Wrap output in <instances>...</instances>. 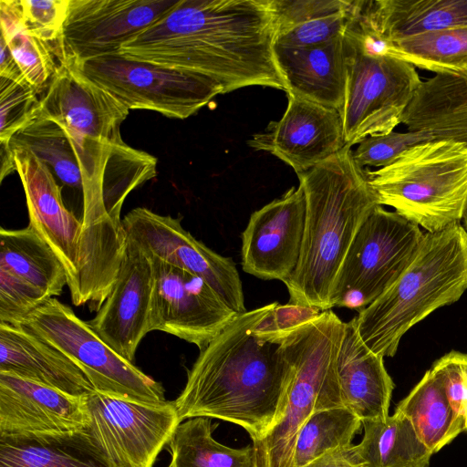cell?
I'll list each match as a JSON object with an SVG mask.
<instances>
[{
    "label": "cell",
    "instance_id": "d6986e66",
    "mask_svg": "<svg viewBox=\"0 0 467 467\" xmlns=\"http://www.w3.org/2000/svg\"><path fill=\"white\" fill-rule=\"evenodd\" d=\"M152 262L133 241L127 244L108 297L87 323L116 353L134 364L142 338L151 332Z\"/></svg>",
    "mask_w": 467,
    "mask_h": 467
},
{
    "label": "cell",
    "instance_id": "e0dca14e",
    "mask_svg": "<svg viewBox=\"0 0 467 467\" xmlns=\"http://www.w3.org/2000/svg\"><path fill=\"white\" fill-rule=\"evenodd\" d=\"M9 145L26 195L28 225L52 248L62 263L74 304L78 295L81 219L66 207L61 187L48 166L29 149Z\"/></svg>",
    "mask_w": 467,
    "mask_h": 467
},
{
    "label": "cell",
    "instance_id": "44dd1931",
    "mask_svg": "<svg viewBox=\"0 0 467 467\" xmlns=\"http://www.w3.org/2000/svg\"><path fill=\"white\" fill-rule=\"evenodd\" d=\"M275 61L287 91L315 103L342 109L347 84L344 36L307 47L275 43Z\"/></svg>",
    "mask_w": 467,
    "mask_h": 467
},
{
    "label": "cell",
    "instance_id": "30bf717a",
    "mask_svg": "<svg viewBox=\"0 0 467 467\" xmlns=\"http://www.w3.org/2000/svg\"><path fill=\"white\" fill-rule=\"evenodd\" d=\"M83 401L88 424L73 442L105 467H154L181 423L173 401L147 404L95 390Z\"/></svg>",
    "mask_w": 467,
    "mask_h": 467
},
{
    "label": "cell",
    "instance_id": "484cf974",
    "mask_svg": "<svg viewBox=\"0 0 467 467\" xmlns=\"http://www.w3.org/2000/svg\"><path fill=\"white\" fill-rule=\"evenodd\" d=\"M0 268L27 281L50 297L67 285L66 270L52 248L29 225L0 229Z\"/></svg>",
    "mask_w": 467,
    "mask_h": 467
},
{
    "label": "cell",
    "instance_id": "b9f144b4",
    "mask_svg": "<svg viewBox=\"0 0 467 467\" xmlns=\"http://www.w3.org/2000/svg\"><path fill=\"white\" fill-rule=\"evenodd\" d=\"M305 467H369L357 444L324 454Z\"/></svg>",
    "mask_w": 467,
    "mask_h": 467
},
{
    "label": "cell",
    "instance_id": "74e56055",
    "mask_svg": "<svg viewBox=\"0 0 467 467\" xmlns=\"http://www.w3.org/2000/svg\"><path fill=\"white\" fill-rule=\"evenodd\" d=\"M430 369L441 381L451 409L467 432V354L451 350Z\"/></svg>",
    "mask_w": 467,
    "mask_h": 467
},
{
    "label": "cell",
    "instance_id": "ffe728a7",
    "mask_svg": "<svg viewBox=\"0 0 467 467\" xmlns=\"http://www.w3.org/2000/svg\"><path fill=\"white\" fill-rule=\"evenodd\" d=\"M288 104L278 121L253 135L250 147L268 151L296 174L322 163L345 146L340 112L288 93Z\"/></svg>",
    "mask_w": 467,
    "mask_h": 467
},
{
    "label": "cell",
    "instance_id": "5bb4252c",
    "mask_svg": "<svg viewBox=\"0 0 467 467\" xmlns=\"http://www.w3.org/2000/svg\"><path fill=\"white\" fill-rule=\"evenodd\" d=\"M179 0H69L55 55L79 62L113 54Z\"/></svg>",
    "mask_w": 467,
    "mask_h": 467
},
{
    "label": "cell",
    "instance_id": "7402d4cb",
    "mask_svg": "<svg viewBox=\"0 0 467 467\" xmlns=\"http://www.w3.org/2000/svg\"><path fill=\"white\" fill-rule=\"evenodd\" d=\"M337 368L346 408L362 422L388 418L395 385L384 358L368 348L359 337L355 317L345 323Z\"/></svg>",
    "mask_w": 467,
    "mask_h": 467
},
{
    "label": "cell",
    "instance_id": "60d3db41",
    "mask_svg": "<svg viewBox=\"0 0 467 467\" xmlns=\"http://www.w3.org/2000/svg\"><path fill=\"white\" fill-rule=\"evenodd\" d=\"M323 311L313 306L287 303L276 305L256 325L254 336L278 345L289 332L318 317Z\"/></svg>",
    "mask_w": 467,
    "mask_h": 467
},
{
    "label": "cell",
    "instance_id": "9a60e30c",
    "mask_svg": "<svg viewBox=\"0 0 467 467\" xmlns=\"http://www.w3.org/2000/svg\"><path fill=\"white\" fill-rule=\"evenodd\" d=\"M150 257L154 277L151 331L171 334L202 350L238 314L202 278Z\"/></svg>",
    "mask_w": 467,
    "mask_h": 467
},
{
    "label": "cell",
    "instance_id": "9c48e42d",
    "mask_svg": "<svg viewBox=\"0 0 467 467\" xmlns=\"http://www.w3.org/2000/svg\"><path fill=\"white\" fill-rule=\"evenodd\" d=\"M16 326L69 358L95 391L147 404L167 402L161 383L121 358L57 299L51 297Z\"/></svg>",
    "mask_w": 467,
    "mask_h": 467
},
{
    "label": "cell",
    "instance_id": "2e32d148",
    "mask_svg": "<svg viewBox=\"0 0 467 467\" xmlns=\"http://www.w3.org/2000/svg\"><path fill=\"white\" fill-rule=\"evenodd\" d=\"M87 424L83 397L0 372V440L72 443Z\"/></svg>",
    "mask_w": 467,
    "mask_h": 467
},
{
    "label": "cell",
    "instance_id": "7bdbcfd3",
    "mask_svg": "<svg viewBox=\"0 0 467 467\" xmlns=\"http://www.w3.org/2000/svg\"><path fill=\"white\" fill-rule=\"evenodd\" d=\"M0 47V77L14 80L25 78L6 42L2 36Z\"/></svg>",
    "mask_w": 467,
    "mask_h": 467
},
{
    "label": "cell",
    "instance_id": "e575fe53",
    "mask_svg": "<svg viewBox=\"0 0 467 467\" xmlns=\"http://www.w3.org/2000/svg\"><path fill=\"white\" fill-rule=\"evenodd\" d=\"M50 298L41 289L0 268V323L16 325Z\"/></svg>",
    "mask_w": 467,
    "mask_h": 467
},
{
    "label": "cell",
    "instance_id": "4fadbf2b",
    "mask_svg": "<svg viewBox=\"0 0 467 467\" xmlns=\"http://www.w3.org/2000/svg\"><path fill=\"white\" fill-rule=\"evenodd\" d=\"M182 217L150 209L131 210L122 220L127 238L145 254L202 278L236 314L246 312L241 278L234 262L195 239Z\"/></svg>",
    "mask_w": 467,
    "mask_h": 467
},
{
    "label": "cell",
    "instance_id": "3957f363",
    "mask_svg": "<svg viewBox=\"0 0 467 467\" xmlns=\"http://www.w3.org/2000/svg\"><path fill=\"white\" fill-rule=\"evenodd\" d=\"M274 302L236 318L200 354L173 401L180 422L196 417L240 426L257 441L282 419L289 373L278 345L258 339L254 329Z\"/></svg>",
    "mask_w": 467,
    "mask_h": 467
},
{
    "label": "cell",
    "instance_id": "277c9868",
    "mask_svg": "<svg viewBox=\"0 0 467 467\" xmlns=\"http://www.w3.org/2000/svg\"><path fill=\"white\" fill-rule=\"evenodd\" d=\"M297 176L306 196L305 232L296 268L284 283L289 303L325 311L358 229L379 204L348 145Z\"/></svg>",
    "mask_w": 467,
    "mask_h": 467
},
{
    "label": "cell",
    "instance_id": "8992f818",
    "mask_svg": "<svg viewBox=\"0 0 467 467\" xmlns=\"http://www.w3.org/2000/svg\"><path fill=\"white\" fill-rule=\"evenodd\" d=\"M345 330L331 309L296 327L278 343L289 373L286 408L263 439L252 442L255 467H293L300 429L315 412L345 407L337 361Z\"/></svg>",
    "mask_w": 467,
    "mask_h": 467
},
{
    "label": "cell",
    "instance_id": "d590c367",
    "mask_svg": "<svg viewBox=\"0 0 467 467\" xmlns=\"http://www.w3.org/2000/svg\"><path fill=\"white\" fill-rule=\"evenodd\" d=\"M435 140L419 131L396 132L365 138L353 151L360 167L382 168L392 163L403 151L420 142Z\"/></svg>",
    "mask_w": 467,
    "mask_h": 467
},
{
    "label": "cell",
    "instance_id": "ee69618b",
    "mask_svg": "<svg viewBox=\"0 0 467 467\" xmlns=\"http://www.w3.org/2000/svg\"><path fill=\"white\" fill-rule=\"evenodd\" d=\"M1 182L16 171L15 159L10 145L1 144Z\"/></svg>",
    "mask_w": 467,
    "mask_h": 467
},
{
    "label": "cell",
    "instance_id": "5b68a950",
    "mask_svg": "<svg viewBox=\"0 0 467 467\" xmlns=\"http://www.w3.org/2000/svg\"><path fill=\"white\" fill-rule=\"evenodd\" d=\"M467 290V232L461 223L424 233L405 271L375 301L358 311L363 343L385 358L395 356L403 335L436 309L455 303Z\"/></svg>",
    "mask_w": 467,
    "mask_h": 467
},
{
    "label": "cell",
    "instance_id": "603a6c76",
    "mask_svg": "<svg viewBox=\"0 0 467 467\" xmlns=\"http://www.w3.org/2000/svg\"><path fill=\"white\" fill-rule=\"evenodd\" d=\"M0 372L84 397L94 389L64 354L16 325L0 323Z\"/></svg>",
    "mask_w": 467,
    "mask_h": 467
},
{
    "label": "cell",
    "instance_id": "f6af8a7d",
    "mask_svg": "<svg viewBox=\"0 0 467 467\" xmlns=\"http://www.w3.org/2000/svg\"><path fill=\"white\" fill-rule=\"evenodd\" d=\"M462 221H463V228L465 229V231L467 232V204H466V207H465V210H464V213H463V216H462Z\"/></svg>",
    "mask_w": 467,
    "mask_h": 467
},
{
    "label": "cell",
    "instance_id": "7a4b0ae2",
    "mask_svg": "<svg viewBox=\"0 0 467 467\" xmlns=\"http://www.w3.org/2000/svg\"><path fill=\"white\" fill-rule=\"evenodd\" d=\"M275 36L270 0H179L119 52L209 76L225 93L249 86L286 92Z\"/></svg>",
    "mask_w": 467,
    "mask_h": 467
},
{
    "label": "cell",
    "instance_id": "f546056e",
    "mask_svg": "<svg viewBox=\"0 0 467 467\" xmlns=\"http://www.w3.org/2000/svg\"><path fill=\"white\" fill-rule=\"evenodd\" d=\"M392 44V57L416 68L467 78V26L435 30Z\"/></svg>",
    "mask_w": 467,
    "mask_h": 467
},
{
    "label": "cell",
    "instance_id": "7c38bea8",
    "mask_svg": "<svg viewBox=\"0 0 467 467\" xmlns=\"http://www.w3.org/2000/svg\"><path fill=\"white\" fill-rule=\"evenodd\" d=\"M347 84L340 114L346 145L387 134L401 124L422 80L416 67L393 57L362 52L344 36Z\"/></svg>",
    "mask_w": 467,
    "mask_h": 467
},
{
    "label": "cell",
    "instance_id": "4dcf8cb0",
    "mask_svg": "<svg viewBox=\"0 0 467 467\" xmlns=\"http://www.w3.org/2000/svg\"><path fill=\"white\" fill-rule=\"evenodd\" d=\"M361 427V420L346 407L313 413L297 435L293 467H305L324 454L351 446Z\"/></svg>",
    "mask_w": 467,
    "mask_h": 467
},
{
    "label": "cell",
    "instance_id": "1f68e13d",
    "mask_svg": "<svg viewBox=\"0 0 467 467\" xmlns=\"http://www.w3.org/2000/svg\"><path fill=\"white\" fill-rule=\"evenodd\" d=\"M1 36L6 42L24 78L41 90L58 66L49 44L24 27L20 0L0 1Z\"/></svg>",
    "mask_w": 467,
    "mask_h": 467
},
{
    "label": "cell",
    "instance_id": "6da1fadb",
    "mask_svg": "<svg viewBox=\"0 0 467 467\" xmlns=\"http://www.w3.org/2000/svg\"><path fill=\"white\" fill-rule=\"evenodd\" d=\"M129 109L107 91L59 63L38 113L57 122L83 179L81 258L93 265L119 260L127 244L120 212L127 196L156 176L157 159L126 144Z\"/></svg>",
    "mask_w": 467,
    "mask_h": 467
},
{
    "label": "cell",
    "instance_id": "83f0119b",
    "mask_svg": "<svg viewBox=\"0 0 467 467\" xmlns=\"http://www.w3.org/2000/svg\"><path fill=\"white\" fill-rule=\"evenodd\" d=\"M362 427L363 438L357 447L369 467H430L431 451L400 412L382 420L363 421Z\"/></svg>",
    "mask_w": 467,
    "mask_h": 467
},
{
    "label": "cell",
    "instance_id": "ba28073f",
    "mask_svg": "<svg viewBox=\"0 0 467 467\" xmlns=\"http://www.w3.org/2000/svg\"><path fill=\"white\" fill-rule=\"evenodd\" d=\"M60 63L109 93L129 110H152L172 119H187L225 93L223 85L209 76L128 57L119 52Z\"/></svg>",
    "mask_w": 467,
    "mask_h": 467
},
{
    "label": "cell",
    "instance_id": "d4e9b609",
    "mask_svg": "<svg viewBox=\"0 0 467 467\" xmlns=\"http://www.w3.org/2000/svg\"><path fill=\"white\" fill-rule=\"evenodd\" d=\"M366 12L374 29L391 43L467 26V0H366Z\"/></svg>",
    "mask_w": 467,
    "mask_h": 467
},
{
    "label": "cell",
    "instance_id": "f35d334b",
    "mask_svg": "<svg viewBox=\"0 0 467 467\" xmlns=\"http://www.w3.org/2000/svg\"><path fill=\"white\" fill-rule=\"evenodd\" d=\"M270 1L276 36L306 22L344 12L351 4V0Z\"/></svg>",
    "mask_w": 467,
    "mask_h": 467
},
{
    "label": "cell",
    "instance_id": "ab89813d",
    "mask_svg": "<svg viewBox=\"0 0 467 467\" xmlns=\"http://www.w3.org/2000/svg\"><path fill=\"white\" fill-rule=\"evenodd\" d=\"M348 9L298 25L277 35L275 44L307 47L322 45L340 37L346 31Z\"/></svg>",
    "mask_w": 467,
    "mask_h": 467
},
{
    "label": "cell",
    "instance_id": "cb8c5ba5",
    "mask_svg": "<svg viewBox=\"0 0 467 467\" xmlns=\"http://www.w3.org/2000/svg\"><path fill=\"white\" fill-rule=\"evenodd\" d=\"M401 124L410 131L467 146V78L437 74L423 80Z\"/></svg>",
    "mask_w": 467,
    "mask_h": 467
},
{
    "label": "cell",
    "instance_id": "ac0fdd59",
    "mask_svg": "<svg viewBox=\"0 0 467 467\" xmlns=\"http://www.w3.org/2000/svg\"><path fill=\"white\" fill-rule=\"evenodd\" d=\"M303 187L254 212L242 234V268L264 280L285 282L299 261L306 222Z\"/></svg>",
    "mask_w": 467,
    "mask_h": 467
},
{
    "label": "cell",
    "instance_id": "4316f807",
    "mask_svg": "<svg viewBox=\"0 0 467 467\" xmlns=\"http://www.w3.org/2000/svg\"><path fill=\"white\" fill-rule=\"evenodd\" d=\"M395 411L410 420L420 441L432 454L464 431L463 424L451 409L441 381L431 369L398 403Z\"/></svg>",
    "mask_w": 467,
    "mask_h": 467
},
{
    "label": "cell",
    "instance_id": "52a82bcc",
    "mask_svg": "<svg viewBox=\"0 0 467 467\" xmlns=\"http://www.w3.org/2000/svg\"><path fill=\"white\" fill-rule=\"evenodd\" d=\"M379 205L427 233L462 220L467 204V146L435 139L403 151L392 163L365 171Z\"/></svg>",
    "mask_w": 467,
    "mask_h": 467
},
{
    "label": "cell",
    "instance_id": "f1b7e54d",
    "mask_svg": "<svg viewBox=\"0 0 467 467\" xmlns=\"http://www.w3.org/2000/svg\"><path fill=\"white\" fill-rule=\"evenodd\" d=\"M168 467H255L253 444L232 448L213 437L212 419L191 418L181 422L169 442Z\"/></svg>",
    "mask_w": 467,
    "mask_h": 467
},
{
    "label": "cell",
    "instance_id": "d6a6232c",
    "mask_svg": "<svg viewBox=\"0 0 467 467\" xmlns=\"http://www.w3.org/2000/svg\"><path fill=\"white\" fill-rule=\"evenodd\" d=\"M0 467H105L72 443L0 440Z\"/></svg>",
    "mask_w": 467,
    "mask_h": 467
},
{
    "label": "cell",
    "instance_id": "836d02e7",
    "mask_svg": "<svg viewBox=\"0 0 467 467\" xmlns=\"http://www.w3.org/2000/svg\"><path fill=\"white\" fill-rule=\"evenodd\" d=\"M40 90L25 78L0 77V141L9 145L12 138L38 113Z\"/></svg>",
    "mask_w": 467,
    "mask_h": 467
},
{
    "label": "cell",
    "instance_id": "8d00e7d4",
    "mask_svg": "<svg viewBox=\"0 0 467 467\" xmlns=\"http://www.w3.org/2000/svg\"><path fill=\"white\" fill-rule=\"evenodd\" d=\"M69 0H20L25 29L50 45L54 53Z\"/></svg>",
    "mask_w": 467,
    "mask_h": 467
},
{
    "label": "cell",
    "instance_id": "8fae6325",
    "mask_svg": "<svg viewBox=\"0 0 467 467\" xmlns=\"http://www.w3.org/2000/svg\"><path fill=\"white\" fill-rule=\"evenodd\" d=\"M424 233L396 212L377 205L358 229L331 295L334 306L365 308L405 271Z\"/></svg>",
    "mask_w": 467,
    "mask_h": 467
}]
</instances>
